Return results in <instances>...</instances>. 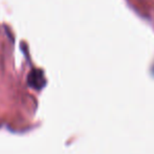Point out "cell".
Here are the masks:
<instances>
[{"label":"cell","instance_id":"6da1fadb","mask_svg":"<svg viewBox=\"0 0 154 154\" xmlns=\"http://www.w3.org/2000/svg\"><path fill=\"white\" fill-rule=\"evenodd\" d=\"M29 84L32 87L36 88V89H40L44 86L45 84V79L44 75L41 70H32L29 75Z\"/></svg>","mask_w":154,"mask_h":154}]
</instances>
